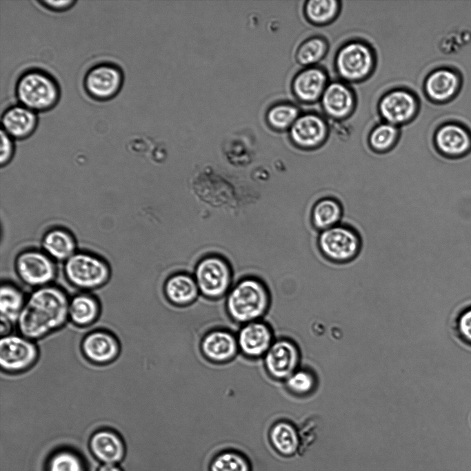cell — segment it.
Returning a JSON list of instances; mask_svg holds the SVG:
<instances>
[{
    "label": "cell",
    "mask_w": 471,
    "mask_h": 471,
    "mask_svg": "<svg viewBox=\"0 0 471 471\" xmlns=\"http://www.w3.org/2000/svg\"><path fill=\"white\" fill-rule=\"evenodd\" d=\"M66 293L53 285L36 288L27 298L16 324L18 333L38 341L63 328L69 322Z\"/></svg>",
    "instance_id": "cell-1"
},
{
    "label": "cell",
    "mask_w": 471,
    "mask_h": 471,
    "mask_svg": "<svg viewBox=\"0 0 471 471\" xmlns=\"http://www.w3.org/2000/svg\"><path fill=\"white\" fill-rule=\"evenodd\" d=\"M226 304L232 319L245 324L259 320L265 314L270 305V295L261 281L247 278L232 288Z\"/></svg>",
    "instance_id": "cell-2"
},
{
    "label": "cell",
    "mask_w": 471,
    "mask_h": 471,
    "mask_svg": "<svg viewBox=\"0 0 471 471\" xmlns=\"http://www.w3.org/2000/svg\"><path fill=\"white\" fill-rule=\"evenodd\" d=\"M15 91L20 104L35 112L52 108L60 95L53 77L39 69L23 72L17 81Z\"/></svg>",
    "instance_id": "cell-3"
},
{
    "label": "cell",
    "mask_w": 471,
    "mask_h": 471,
    "mask_svg": "<svg viewBox=\"0 0 471 471\" xmlns=\"http://www.w3.org/2000/svg\"><path fill=\"white\" fill-rule=\"evenodd\" d=\"M318 245L323 255L329 261L345 263L357 257L361 250L362 241L356 229L340 223L321 231Z\"/></svg>",
    "instance_id": "cell-4"
},
{
    "label": "cell",
    "mask_w": 471,
    "mask_h": 471,
    "mask_svg": "<svg viewBox=\"0 0 471 471\" xmlns=\"http://www.w3.org/2000/svg\"><path fill=\"white\" fill-rule=\"evenodd\" d=\"M1 337V372L21 374L36 364L39 358V348L36 341L19 333H10Z\"/></svg>",
    "instance_id": "cell-5"
},
{
    "label": "cell",
    "mask_w": 471,
    "mask_h": 471,
    "mask_svg": "<svg viewBox=\"0 0 471 471\" xmlns=\"http://www.w3.org/2000/svg\"><path fill=\"white\" fill-rule=\"evenodd\" d=\"M64 272L74 287L93 290L102 287L110 278L108 265L101 259L88 253H74L66 261Z\"/></svg>",
    "instance_id": "cell-6"
},
{
    "label": "cell",
    "mask_w": 471,
    "mask_h": 471,
    "mask_svg": "<svg viewBox=\"0 0 471 471\" xmlns=\"http://www.w3.org/2000/svg\"><path fill=\"white\" fill-rule=\"evenodd\" d=\"M231 270L226 261L215 255L203 258L198 263L195 280L199 292L210 299L223 296L231 283Z\"/></svg>",
    "instance_id": "cell-7"
},
{
    "label": "cell",
    "mask_w": 471,
    "mask_h": 471,
    "mask_svg": "<svg viewBox=\"0 0 471 471\" xmlns=\"http://www.w3.org/2000/svg\"><path fill=\"white\" fill-rule=\"evenodd\" d=\"M16 270L23 282L36 288L49 285L56 275L52 259L37 250L20 254L16 260Z\"/></svg>",
    "instance_id": "cell-8"
},
{
    "label": "cell",
    "mask_w": 471,
    "mask_h": 471,
    "mask_svg": "<svg viewBox=\"0 0 471 471\" xmlns=\"http://www.w3.org/2000/svg\"><path fill=\"white\" fill-rule=\"evenodd\" d=\"M123 83L121 69L114 64L102 63L91 68L84 78V87L93 99L108 100L114 97Z\"/></svg>",
    "instance_id": "cell-9"
},
{
    "label": "cell",
    "mask_w": 471,
    "mask_h": 471,
    "mask_svg": "<svg viewBox=\"0 0 471 471\" xmlns=\"http://www.w3.org/2000/svg\"><path fill=\"white\" fill-rule=\"evenodd\" d=\"M80 348L86 360L98 365L112 363L118 358L121 350L117 338L103 329L87 332L81 341Z\"/></svg>",
    "instance_id": "cell-10"
},
{
    "label": "cell",
    "mask_w": 471,
    "mask_h": 471,
    "mask_svg": "<svg viewBox=\"0 0 471 471\" xmlns=\"http://www.w3.org/2000/svg\"><path fill=\"white\" fill-rule=\"evenodd\" d=\"M296 345L289 340L272 343L264 355V365L269 375L275 379H287L294 373L299 359Z\"/></svg>",
    "instance_id": "cell-11"
},
{
    "label": "cell",
    "mask_w": 471,
    "mask_h": 471,
    "mask_svg": "<svg viewBox=\"0 0 471 471\" xmlns=\"http://www.w3.org/2000/svg\"><path fill=\"white\" fill-rule=\"evenodd\" d=\"M434 145L437 152L443 157L461 159L471 151V136L463 126L447 123L436 132Z\"/></svg>",
    "instance_id": "cell-12"
},
{
    "label": "cell",
    "mask_w": 471,
    "mask_h": 471,
    "mask_svg": "<svg viewBox=\"0 0 471 471\" xmlns=\"http://www.w3.org/2000/svg\"><path fill=\"white\" fill-rule=\"evenodd\" d=\"M239 350L247 357L264 356L272 345L273 332L270 327L261 320L244 324L237 337Z\"/></svg>",
    "instance_id": "cell-13"
},
{
    "label": "cell",
    "mask_w": 471,
    "mask_h": 471,
    "mask_svg": "<svg viewBox=\"0 0 471 471\" xmlns=\"http://www.w3.org/2000/svg\"><path fill=\"white\" fill-rule=\"evenodd\" d=\"M339 73L348 79H357L365 76L370 70L372 57L369 48L359 43L345 46L337 59Z\"/></svg>",
    "instance_id": "cell-14"
},
{
    "label": "cell",
    "mask_w": 471,
    "mask_h": 471,
    "mask_svg": "<svg viewBox=\"0 0 471 471\" xmlns=\"http://www.w3.org/2000/svg\"><path fill=\"white\" fill-rule=\"evenodd\" d=\"M200 346L206 359L218 363L232 360L239 350L237 337L230 332L221 329L208 332Z\"/></svg>",
    "instance_id": "cell-15"
},
{
    "label": "cell",
    "mask_w": 471,
    "mask_h": 471,
    "mask_svg": "<svg viewBox=\"0 0 471 471\" xmlns=\"http://www.w3.org/2000/svg\"><path fill=\"white\" fill-rule=\"evenodd\" d=\"M24 294L17 286L5 283L0 288L1 337L12 333L26 303Z\"/></svg>",
    "instance_id": "cell-16"
},
{
    "label": "cell",
    "mask_w": 471,
    "mask_h": 471,
    "mask_svg": "<svg viewBox=\"0 0 471 471\" xmlns=\"http://www.w3.org/2000/svg\"><path fill=\"white\" fill-rule=\"evenodd\" d=\"M37 124L36 112L21 104L10 106L1 115V129L12 139L28 137Z\"/></svg>",
    "instance_id": "cell-17"
},
{
    "label": "cell",
    "mask_w": 471,
    "mask_h": 471,
    "mask_svg": "<svg viewBox=\"0 0 471 471\" xmlns=\"http://www.w3.org/2000/svg\"><path fill=\"white\" fill-rule=\"evenodd\" d=\"M90 450L103 463L116 464L125 454V447L121 437L114 431L101 429L94 432L90 439Z\"/></svg>",
    "instance_id": "cell-18"
},
{
    "label": "cell",
    "mask_w": 471,
    "mask_h": 471,
    "mask_svg": "<svg viewBox=\"0 0 471 471\" xmlns=\"http://www.w3.org/2000/svg\"><path fill=\"white\" fill-rule=\"evenodd\" d=\"M323 121L314 115H305L297 119L292 125L290 136L297 146L311 149L320 145L326 134Z\"/></svg>",
    "instance_id": "cell-19"
},
{
    "label": "cell",
    "mask_w": 471,
    "mask_h": 471,
    "mask_svg": "<svg viewBox=\"0 0 471 471\" xmlns=\"http://www.w3.org/2000/svg\"><path fill=\"white\" fill-rule=\"evenodd\" d=\"M101 314V305L98 299L88 293H79L70 299L69 321L81 328L94 324Z\"/></svg>",
    "instance_id": "cell-20"
},
{
    "label": "cell",
    "mask_w": 471,
    "mask_h": 471,
    "mask_svg": "<svg viewBox=\"0 0 471 471\" xmlns=\"http://www.w3.org/2000/svg\"><path fill=\"white\" fill-rule=\"evenodd\" d=\"M416 102L410 93L394 91L381 101L380 110L383 117L391 123H401L410 118L415 112Z\"/></svg>",
    "instance_id": "cell-21"
},
{
    "label": "cell",
    "mask_w": 471,
    "mask_h": 471,
    "mask_svg": "<svg viewBox=\"0 0 471 471\" xmlns=\"http://www.w3.org/2000/svg\"><path fill=\"white\" fill-rule=\"evenodd\" d=\"M164 292L170 303L179 306H185L196 300L199 290L196 280L191 276L179 273L171 276L166 281Z\"/></svg>",
    "instance_id": "cell-22"
},
{
    "label": "cell",
    "mask_w": 471,
    "mask_h": 471,
    "mask_svg": "<svg viewBox=\"0 0 471 471\" xmlns=\"http://www.w3.org/2000/svg\"><path fill=\"white\" fill-rule=\"evenodd\" d=\"M459 84V77L456 72L449 69H439L428 77L425 91L430 99L444 101L454 97Z\"/></svg>",
    "instance_id": "cell-23"
},
{
    "label": "cell",
    "mask_w": 471,
    "mask_h": 471,
    "mask_svg": "<svg viewBox=\"0 0 471 471\" xmlns=\"http://www.w3.org/2000/svg\"><path fill=\"white\" fill-rule=\"evenodd\" d=\"M268 436L272 446L283 457H290L299 450V432L290 422L285 421L276 422L270 426Z\"/></svg>",
    "instance_id": "cell-24"
},
{
    "label": "cell",
    "mask_w": 471,
    "mask_h": 471,
    "mask_svg": "<svg viewBox=\"0 0 471 471\" xmlns=\"http://www.w3.org/2000/svg\"><path fill=\"white\" fill-rule=\"evenodd\" d=\"M343 217V208L336 198L328 197L318 200L311 212L314 227L319 232L339 225Z\"/></svg>",
    "instance_id": "cell-25"
},
{
    "label": "cell",
    "mask_w": 471,
    "mask_h": 471,
    "mask_svg": "<svg viewBox=\"0 0 471 471\" xmlns=\"http://www.w3.org/2000/svg\"><path fill=\"white\" fill-rule=\"evenodd\" d=\"M45 253L51 259L68 260L75 252L76 243L72 234L62 229H53L47 232L42 241Z\"/></svg>",
    "instance_id": "cell-26"
},
{
    "label": "cell",
    "mask_w": 471,
    "mask_h": 471,
    "mask_svg": "<svg viewBox=\"0 0 471 471\" xmlns=\"http://www.w3.org/2000/svg\"><path fill=\"white\" fill-rule=\"evenodd\" d=\"M326 77L319 69H308L299 73L293 82V89L297 96L304 101L316 99L322 92Z\"/></svg>",
    "instance_id": "cell-27"
},
{
    "label": "cell",
    "mask_w": 471,
    "mask_h": 471,
    "mask_svg": "<svg viewBox=\"0 0 471 471\" xmlns=\"http://www.w3.org/2000/svg\"><path fill=\"white\" fill-rule=\"evenodd\" d=\"M323 105L328 114L333 117L345 116L353 105V97L345 86L335 83L330 85L323 96Z\"/></svg>",
    "instance_id": "cell-28"
},
{
    "label": "cell",
    "mask_w": 471,
    "mask_h": 471,
    "mask_svg": "<svg viewBox=\"0 0 471 471\" xmlns=\"http://www.w3.org/2000/svg\"><path fill=\"white\" fill-rule=\"evenodd\" d=\"M210 471H251V467L248 458L243 453L234 450H226L213 458Z\"/></svg>",
    "instance_id": "cell-29"
},
{
    "label": "cell",
    "mask_w": 471,
    "mask_h": 471,
    "mask_svg": "<svg viewBox=\"0 0 471 471\" xmlns=\"http://www.w3.org/2000/svg\"><path fill=\"white\" fill-rule=\"evenodd\" d=\"M298 110L292 105L278 103L272 106L267 112L266 119L269 125L275 129H283L297 120Z\"/></svg>",
    "instance_id": "cell-30"
},
{
    "label": "cell",
    "mask_w": 471,
    "mask_h": 471,
    "mask_svg": "<svg viewBox=\"0 0 471 471\" xmlns=\"http://www.w3.org/2000/svg\"><path fill=\"white\" fill-rule=\"evenodd\" d=\"M48 471H86L81 458L66 450L57 452L48 461Z\"/></svg>",
    "instance_id": "cell-31"
},
{
    "label": "cell",
    "mask_w": 471,
    "mask_h": 471,
    "mask_svg": "<svg viewBox=\"0 0 471 471\" xmlns=\"http://www.w3.org/2000/svg\"><path fill=\"white\" fill-rule=\"evenodd\" d=\"M397 134L396 128L390 124H383L378 126L370 137V144L372 149L378 152L388 151L394 143Z\"/></svg>",
    "instance_id": "cell-32"
},
{
    "label": "cell",
    "mask_w": 471,
    "mask_h": 471,
    "mask_svg": "<svg viewBox=\"0 0 471 471\" xmlns=\"http://www.w3.org/2000/svg\"><path fill=\"white\" fill-rule=\"evenodd\" d=\"M337 2L333 0H312L308 1L306 12L311 20L323 23L330 20L336 13Z\"/></svg>",
    "instance_id": "cell-33"
},
{
    "label": "cell",
    "mask_w": 471,
    "mask_h": 471,
    "mask_svg": "<svg viewBox=\"0 0 471 471\" xmlns=\"http://www.w3.org/2000/svg\"><path fill=\"white\" fill-rule=\"evenodd\" d=\"M325 48L326 45L322 39H312L299 48L297 52V59L304 65L315 63L323 55Z\"/></svg>",
    "instance_id": "cell-34"
},
{
    "label": "cell",
    "mask_w": 471,
    "mask_h": 471,
    "mask_svg": "<svg viewBox=\"0 0 471 471\" xmlns=\"http://www.w3.org/2000/svg\"><path fill=\"white\" fill-rule=\"evenodd\" d=\"M453 328L459 339L471 347V304L458 312L454 317Z\"/></svg>",
    "instance_id": "cell-35"
},
{
    "label": "cell",
    "mask_w": 471,
    "mask_h": 471,
    "mask_svg": "<svg viewBox=\"0 0 471 471\" xmlns=\"http://www.w3.org/2000/svg\"><path fill=\"white\" fill-rule=\"evenodd\" d=\"M286 381L288 389L296 394L308 393L314 385V379L312 375L302 370L294 372Z\"/></svg>",
    "instance_id": "cell-36"
},
{
    "label": "cell",
    "mask_w": 471,
    "mask_h": 471,
    "mask_svg": "<svg viewBox=\"0 0 471 471\" xmlns=\"http://www.w3.org/2000/svg\"><path fill=\"white\" fill-rule=\"evenodd\" d=\"M1 156L0 161L1 166L7 164L13 155L14 146L12 138L7 134L1 128Z\"/></svg>",
    "instance_id": "cell-37"
},
{
    "label": "cell",
    "mask_w": 471,
    "mask_h": 471,
    "mask_svg": "<svg viewBox=\"0 0 471 471\" xmlns=\"http://www.w3.org/2000/svg\"><path fill=\"white\" fill-rule=\"evenodd\" d=\"M45 7L52 10H64L70 8L75 1L71 0L67 1H39Z\"/></svg>",
    "instance_id": "cell-38"
},
{
    "label": "cell",
    "mask_w": 471,
    "mask_h": 471,
    "mask_svg": "<svg viewBox=\"0 0 471 471\" xmlns=\"http://www.w3.org/2000/svg\"><path fill=\"white\" fill-rule=\"evenodd\" d=\"M97 471H122L116 464L103 463Z\"/></svg>",
    "instance_id": "cell-39"
},
{
    "label": "cell",
    "mask_w": 471,
    "mask_h": 471,
    "mask_svg": "<svg viewBox=\"0 0 471 471\" xmlns=\"http://www.w3.org/2000/svg\"><path fill=\"white\" fill-rule=\"evenodd\" d=\"M264 439H269V437H268V436H266ZM251 444H252V443H249V445H248L246 448H244V450H243V454L244 453L245 449H246V448H247L250 445H251Z\"/></svg>",
    "instance_id": "cell-40"
},
{
    "label": "cell",
    "mask_w": 471,
    "mask_h": 471,
    "mask_svg": "<svg viewBox=\"0 0 471 471\" xmlns=\"http://www.w3.org/2000/svg\"><path fill=\"white\" fill-rule=\"evenodd\" d=\"M470 424H471V414H470Z\"/></svg>",
    "instance_id": "cell-41"
}]
</instances>
